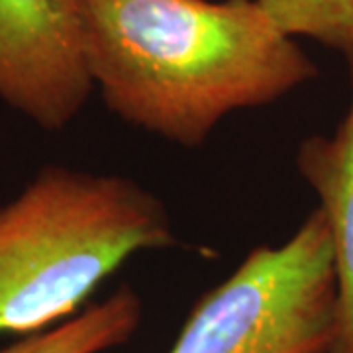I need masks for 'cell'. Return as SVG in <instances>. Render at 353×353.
Returning <instances> with one entry per match:
<instances>
[{"label":"cell","mask_w":353,"mask_h":353,"mask_svg":"<svg viewBox=\"0 0 353 353\" xmlns=\"http://www.w3.org/2000/svg\"><path fill=\"white\" fill-rule=\"evenodd\" d=\"M85 53L108 110L196 148L228 114L318 77L257 0H81Z\"/></svg>","instance_id":"obj_1"},{"label":"cell","mask_w":353,"mask_h":353,"mask_svg":"<svg viewBox=\"0 0 353 353\" xmlns=\"http://www.w3.org/2000/svg\"><path fill=\"white\" fill-rule=\"evenodd\" d=\"M175 245L165 204L134 179L39 169L0 204V336L61 324L130 257Z\"/></svg>","instance_id":"obj_2"},{"label":"cell","mask_w":353,"mask_h":353,"mask_svg":"<svg viewBox=\"0 0 353 353\" xmlns=\"http://www.w3.org/2000/svg\"><path fill=\"white\" fill-rule=\"evenodd\" d=\"M336 330L332 243L316 208L285 243L255 248L208 290L167 353H330Z\"/></svg>","instance_id":"obj_3"},{"label":"cell","mask_w":353,"mask_h":353,"mask_svg":"<svg viewBox=\"0 0 353 353\" xmlns=\"http://www.w3.org/2000/svg\"><path fill=\"white\" fill-rule=\"evenodd\" d=\"M92 87L81 0H0V101L57 132Z\"/></svg>","instance_id":"obj_4"},{"label":"cell","mask_w":353,"mask_h":353,"mask_svg":"<svg viewBox=\"0 0 353 353\" xmlns=\"http://www.w3.org/2000/svg\"><path fill=\"white\" fill-rule=\"evenodd\" d=\"M352 102L332 136H310L296 150V169L314 190L326 220L338 287V330L330 353H353V63Z\"/></svg>","instance_id":"obj_5"},{"label":"cell","mask_w":353,"mask_h":353,"mask_svg":"<svg viewBox=\"0 0 353 353\" xmlns=\"http://www.w3.org/2000/svg\"><path fill=\"white\" fill-rule=\"evenodd\" d=\"M141 299L122 285L99 304H92L53 328L26 336L0 353H104L124 345L139 328Z\"/></svg>","instance_id":"obj_6"},{"label":"cell","mask_w":353,"mask_h":353,"mask_svg":"<svg viewBox=\"0 0 353 353\" xmlns=\"http://www.w3.org/2000/svg\"><path fill=\"white\" fill-rule=\"evenodd\" d=\"M290 38H310L353 63V0H257Z\"/></svg>","instance_id":"obj_7"}]
</instances>
